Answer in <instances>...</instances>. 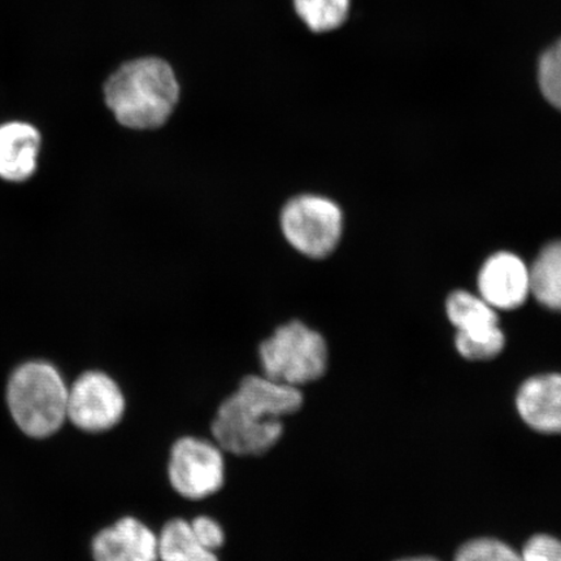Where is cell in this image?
Listing matches in <instances>:
<instances>
[{"mask_svg": "<svg viewBox=\"0 0 561 561\" xmlns=\"http://www.w3.org/2000/svg\"><path fill=\"white\" fill-rule=\"evenodd\" d=\"M301 404L304 394L299 388L250 375L221 403L210 431L221 450L240 456L263 455L283 437V419L298 412Z\"/></svg>", "mask_w": 561, "mask_h": 561, "instance_id": "cell-1", "label": "cell"}, {"mask_svg": "<svg viewBox=\"0 0 561 561\" xmlns=\"http://www.w3.org/2000/svg\"><path fill=\"white\" fill-rule=\"evenodd\" d=\"M181 88L173 68L158 58L124 62L103 83V102L122 129H163L178 111Z\"/></svg>", "mask_w": 561, "mask_h": 561, "instance_id": "cell-2", "label": "cell"}, {"mask_svg": "<svg viewBox=\"0 0 561 561\" xmlns=\"http://www.w3.org/2000/svg\"><path fill=\"white\" fill-rule=\"evenodd\" d=\"M277 220L285 243L311 262L331 257L345 233V215L339 203L316 192L289 196L279 207Z\"/></svg>", "mask_w": 561, "mask_h": 561, "instance_id": "cell-3", "label": "cell"}, {"mask_svg": "<svg viewBox=\"0 0 561 561\" xmlns=\"http://www.w3.org/2000/svg\"><path fill=\"white\" fill-rule=\"evenodd\" d=\"M7 398L13 420L27 436H51L67 419L68 389L51 364L30 362L19 367Z\"/></svg>", "mask_w": 561, "mask_h": 561, "instance_id": "cell-4", "label": "cell"}, {"mask_svg": "<svg viewBox=\"0 0 561 561\" xmlns=\"http://www.w3.org/2000/svg\"><path fill=\"white\" fill-rule=\"evenodd\" d=\"M263 376L284 385L300 386L325 375L328 343L321 333L300 319L278 324L257 347Z\"/></svg>", "mask_w": 561, "mask_h": 561, "instance_id": "cell-5", "label": "cell"}, {"mask_svg": "<svg viewBox=\"0 0 561 561\" xmlns=\"http://www.w3.org/2000/svg\"><path fill=\"white\" fill-rule=\"evenodd\" d=\"M168 477L175 493L186 500L201 501L217 493L226 480L221 447L194 437L179 439L171 450Z\"/></svg>", "mask_w": 561, "mask_h": 561, "instance_id": "cell-6", "label": "cell"}, {"mask_svg": "<svg viewBox=\"0 0 561 561\" xmlns=\"http://www.w3.org/2000/svg\"><path fill=\"white\" fill-rule=\"evenodd\" d=\"M448 319L456 328V348L469 360H489L500 355L504 334L496 310L481 297L456 291L447 300Z\"/></svg>", "mask_w": 561, "mask_h": 561, "instance_id": "cell-7", "label": "cell"}, {"mask_svg": "<svg viewBox=\"0 0 561 561\" xmlns=\"http://www.w3.org/2000/svg\"><path fill=\"white\" fill-rule=\"evenodd\" d=\"M124 412L122 389L103 371H87L68 390L67 417L82 431H108L121 423Z\"/></svg>", "mask_w": 561, "mask_h": 561, "instance_id": "cell-8", "label": "cell"}, {"mask_svg": "<svg viewBox=\"0 0 561 561\" xmlns=\"http://www.w3.org/2000/svg\"><path fill=\"white\" fill-rule=\"evenodd\" d=\"M481 298L494 310H515L530 294V270L520 257L497 252L483 264L479 276Z\"/></svg>", "mask_w": 561, "mask_h": 561, "instance_id": "cell-9", "label": "cell"}, {"mask_svg": "<svg viewBox=\"0 0 561 561\" xmlns=\"http://www.w3.org/2000/svg\"><path fill=\"white\" fill-rule=\"evenodd\" d=\"M42 135L37 126L24 121L0 124V180L21 184L38 170Z\"/></svg>", "mask_w": 561, "mask_h": 561, "instance_id": "cell-10", "label": "cell"}, {"mask_svg": "<svg viewBox=\"0 0 561 561\" xmlns=\"http://www.w3.org/2000/svg\"><path fill=\"white\" fill-rule=\"evenodd\" d=\"M95 561H159L158 536L135 517H124L94 538Z\"/></svg>", "mask_w": 561, "mask_h": 561, "instance_id": "cell-11", "label": "cell"}, {"mask_svg": "<svg viewBox=\"0 0 561 561\" xmlns=\"http://www.w3.org/2000/svg\"><path fill=\"white\" fill-rule=\"evenodd\" d=\"M517 410L533 430L561 433V375L529 378L517 394Z\"/></svg>", "mask_w": 561, "mask_h": 561, "instance_id": "cell-12", "label": "cell"}, {"mask_svg": "<svg viewBox=\"0 0 561 561\" xmlns=\"http://www.w3.org/2000/svg\"><path fill=\"white\" fill-rule=\"evenodd\" d=\"M160 561H219L215 551L203 546L195 537L191 523L173 518L158 537Z\"/></svg>", "mask_w": 561, "mask_h": 561, "instance_id": "cell-13", "label": "cell"}, {"mask_svg": "<svg viewBox=\"0 0 561 561\" xmlns=\"http://www.w3.org/2000/svg\"><path fill=\"white\" fill-rule=\"evenodd\" d=\"M530 294L539 304L561 311V241L547 245L533 264Z\"/></svg>", "mask_w": 561, "mask_h": 561, "instance_id": "cell-14", "label": "cell"}, {"mask_svg": "<svg viewBox=\"0 0 561 561\" xmlns=\"http://www.w3.org/2000/svg\"><path fill=\"white\" fill-rule=\"evenodd\" d=\"M297 13L311 31L331 32L345 23L350 0H294Z\"/></svg>", "mask_w": 561, "mask_h": 561, "instance_id": "cell-15", "label": "cell"}, {"mask_svg": "<svg viewBox=\"0 0 561 561\" xmlns=\"http://www.w3.org/2000/svg\"><path fill=\"white\" fill-rule=\"evenodd\" d=\"M454 561H523V558L506 543L481 538L462 546Z\"/></svg>", "mask_w": 561, "mask_h": 561, "instance_id": "cell-16", "label": "cell"}, {"mask_svg": "<svg viewBox=\"0 0 561 561\" xmlns=\"http://www.w3.org/2000/svg\"><path fill=\"white\" fill-rule=\"evenodd\" d=\"M539 85L547 101L561 110V41L542 56Z\"/></svg>", "mask_w": 561, "mask_h": 561, "instance_id": "cell-17", "label": "cell"}, {"mask_svg": "<svg viewBox=\"0 0 561 561\" xmlns=\"http://www.w3.org/2000/svg\"><path fill=\"white\" fill-rule=\"evenodd\" d=\"M523 561H561V541L551 536L539 535L525 545Z\"/></svg>", "mask_w": 561, "mask_h": 561, "instance_id": "cell-18", "label": "cell"}, {"mask_svg": "<svg viewBox=\"0 0 561 561\" xmlns=\"http://www.w3.org/2000/svg\"><path fill=\"white\" fill-rule=\"evenodd\" d=\"M198 541L210 551H217L226 542L221 525L208 516L195 517L191 523Z\"/></svg>", "mask_w": 561, "mask_h": 561, "instance_id": "cell-19", "label": "cell"}, {"mask_svg": "<svg viewBox=\"0 0 561 561\" xmlns=\"http://www.w3.org/2000/svg\"><path fill=\"white\" fill-rule=\"evenodd\" d=\"M399 561H439L437 559H433V558H426V557H423V558H410V559H403V560H399Z\"/></svg>", "mask_w": 561, "mask_h": 561, "instance_id": "cell-20", "label": "cell"}]
</instances>
